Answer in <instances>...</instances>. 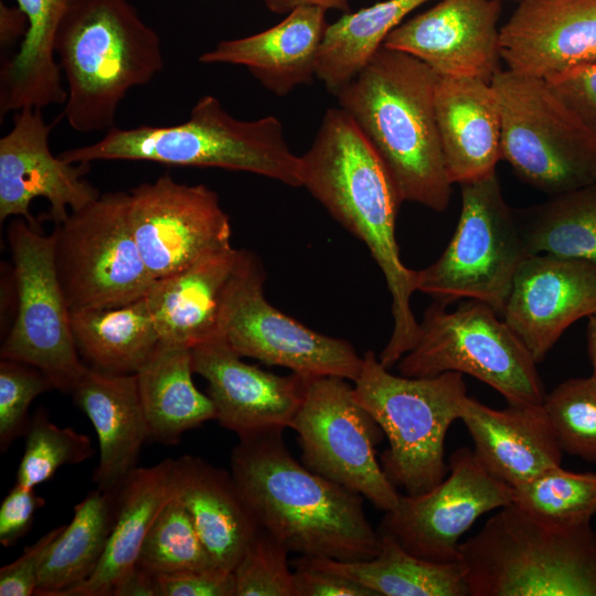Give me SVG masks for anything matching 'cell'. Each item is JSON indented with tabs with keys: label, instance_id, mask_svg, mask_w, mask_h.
I'll return each mask as SVG.
<instances>
[{
	"label": "cell",
	"instance_id": "obj_34",
	"mask_svg": "<svg viewBox=\"0 0 596 596\" xmlns=\"http://www.w3.org/2000/svg\"><path fill=\"white\" fill-rule=\"evenodd\" d=\"M429 0H383L329 23L320 46L316 77L336 94L383 45L406 15Z\"/></svg>",
	"mask_w": 596,
	"mask_h": 596
},
{
	"label": "cell",
	"instance_id": "obj_22",
	"mask_svg": "<svg viewBox=\"0 0 596 596\" xmlns=\"http://www.w3.org/2000/svg\"><path fill=\"white\" fill-rule=\"evenodd\" d=\"M460 419L479 461L511 487L561 466L563 450L542 404L494 409L467 396Z\"/></svg>",
	"mask_w": 596,
	"mask_h": 596
},
{
	"label": "cell",
	"instance_id": "obj_21",
	"mask_svg": "<svg viewBox=\"0 0 596 596\" xmlns=\"http://www.w3.org/2000/svg\"><path fill=\"white\" fill-rule=\"evenodd\" d=\"M508 70L544 81L596 62V0H521L500 28Z\"/></svg>",
	"mask_w": 596,
	"mask_h": 596
},
{
	"label": "cell",
	"instance_id": "obj_13",
	"mask_svg": "<svg viewBox=\"0 0 596 596\" xmlns=\"http://www.w3.org/2000/svg\"><path fill=\"white\" fill-rule=\"evenodd\" d=\"M264 284L259 259L241 249L220 317L221 333L233 350L242 358L304 376H339L354 382L362 356L353 345L313 331L275 308L265 297Z\"/></svg>",
	"mask_w": 596,
	"mask_h": 596
},
{
	"label": "cell",
	"instance_id": "obj_23",
	"mask_svg": "<svg viewBox=\"0 0 596 596\" xmlns=\"http://www.w3.org/2000/svg\"><path fill=\"white\" fill-rule=\"evenodd\" d=\"M435 114L450 182L467 183L496 173L501 156V116L490 82L438 76Z\"/></svg>",
	"mask_w": 596,
	"mask_h": 596
},
{
	"label": "cell",
	"instance_id": "obj_37",
	"mask_svg": "<svg viewBox=\"0 0 596 596\" xmlns=\"http://www.w3.org/2000/svg\"><path fill=\"white\" fill-rule=\"evenodd\" d=\"M136 565L156 576L219 567L173 493L153 520Z\"/></svg>",
	"mask_w": 596,
	"mask_h": 596
},
{
	"label": "cell",
	"instance_id": "obj_29",
	"mask_svg": "<svg viewBox=\"0 0 596 596\" xmlns=\"http://www.w3.org/2000/svg\"><path fill=\"white\" fill-rule=\"evenodd\" d=\"M193 373L191 349L163 340L136 373L148 439L173 445L185 432L215 419L214 404L198 390Z\"/></svg>",
	"mask_w": 596,
	"mask_h": 596
},
{
	"label": "cell",
	"instance_id": "obj_2",
	"mask_svg": "<svg viewBox=\"0 0 596 596\" xmlns=\"http://www.w3.org/2000/svg\"><path fill=\"white\" fill-rule=\"evenodd\" d=\"M283 428L240 437L231 473L260 528L289 552L342 562L380 551L363 496L308 469L288 450Z\"/></svg>",
	"mask_w": 596,
	"mask_h": 596
},
{
	"label": "cell",
	"instance_id": "obj_36",
	"mask_svg": "<svg viewBox=\"0 0 596 596\" xmlns=\"http://www.w3.org/2000/svg\"><path fill=\"white\" fill-rule=\"evenodd\" d=\"M511 503L551 523H590L596 513V473L553 467L512 487Z\"/></svg>",
	"mask_w": 596,
	"mask_h": 596
},
{
	"label": "cell",
	"instance_id": "obj_9",
	"mask_svg": "<svg viewBox=\"0 0 596 596\" xmlns=\"http://www.w3.org/2000/svg\"><path fill=\"white\" fill-rule=\"evenodd\" d=\"M490 83L501 156L523 182L551 196L596 182V141L544 79L507 68Z\"/></svg>",
	"mask_w": 596,
	"mask_h": 596
},
{
	"label": "cell",
	"instance_id": "obj_19",
	"mask_svg": "<svg viewBox=\"0 0 596 596\" xmlns=\"http://www.w3.org/2000/svg\"><path fill=\"white\" fill-rule=\"evenodd\" d=\"M596 311V263L550 254L528 255L501 313L536 364L563 332Z\"/></svg>",
	"mask_w": 596,
	"mask_h": 596
},
{
	"label": "cell",
	"instance_id": "obj_14",
	"mask_svg": "<svg viewBox=\"0 0 596 596\" xmlns=\"http://www.w3.org/2000/svg\"><path fill=\"white\" fill-rule=\"evenodd\" d=\"M311 471L366 498L384 512L400 500L396 487L376 459L383 429L356 401L353 386L339 376H309L290 426Z\"/></svg>",
	"mask_w": 596,
	"mask_h": 596
},
{
	"label": "cell",
	"instance_id": "obj_40",
	"mask_svg": "<svg viewBox=\"0 0 596 596\" xmlns=\"http://www.w3.org/2000/svg\"><path fill=\"white\" fill-rule=\"evenodd\" d=\"M289 551L260 528L234 568L235 596H296Z\"/></svg>",
	"mask_w": 596,
	"mask_h": 596
},
{
	"label": "cell",
	"instance_id": "obj_3",
	"mask_svg": "<svg viewBox=\"0 0 596 596\" xmlns=\"http://www.w3.org/2000/svg\"><path fill=\"white\" fill-rule=\"evenodd\" d=\"M437 79L424 62L382 45L334 95L381 157L402 202L443 212L453 183L436 121Z\"/></svg>",
	"mask_w": 596,
	"mask_h": 596
},
{
	"label": "cell",
	"instance_id": "obj_33",
	"mask_svg": "<svg viewBox=\"0 0 596 596\" xmlns=\"http://www.w3.org/2000/svg\"><path fill=\"white\" fill-rule=\"evenodd\" d=\"M116 505L117 491L96 488L74 507L71 522L46 554L35 595L61 596L94 573L113 528Z\"/></svg>",
	"mask_w": 596,
	"mask_h": 596
},
{
	"label": "cell",
	"instance_id": "obj_43",
	"mask_svg": "<svg viewBox=\"0 0 596 596\" xmlns=\"http://www.w3.org/2000/svg\"><path fill=\"white\" fill-rule=\"evenodd\" d=\"M65 525L54 528L35 543L26 546L13 562L0 570V596L35 595L40 572L46 554Z\"/></svg>",
	"mask_w": 596,
	"mask_h": 596
},
{
	"label": "cell",
	"instance_id": "obj_17",
	"mask_svg": "<svg viewBox=\"0 0 596 596\" xmlns=\"http://www.w3.org/2000/svg\"><path fill=\"white\" fill-rule=\"evenodd\" d=\"M51 126L41 108L25 107L14 114L12 129L0 139V222L21 216L39 226L30 212L36 198L49 204L45 219L62 223L71 212L95 201L100 192L84 174L91 163H71L55 157L49 143Z\"/></svg>",
	"mask_w": 596,
	"mask_h": 596
},
{
	"label": "cell",
	"instance_id": "obj_51",
	"mask_svg": "<svg viewBox=\"0 0 596 596\" xmlns=\"http://www.w3.org/2000/svg\"><path fill=\"white\" fill-rule=\"evenodd\" d=\"M500 2H503V1H515V2H519L521 0H499Z\"/></svg>",
	"mask_w": 596,
	"mask_h": 596
},
{
	"label": "cell",
	"instance_id": "obj_44",
	"mask_svg": "<svg viewBox=\"0 0 596 596\" xmlns=\"http://www.w3.org/2000/svg\"><path fill=\"white\" fill-rule=\"evenodd\" d=\"M158 596H235L233 571L213 567L158 575Z\"/></svg>",
	"mask_w": 596,
	"mask_h": 596
},
{
	"label": "cell",
	"instance_id": "obj_24",
	"mask_svg": "<svg viewBox=\"0 0 596 596\" xmlns=\"http://www.w3.org/2000/svg\"><path fill=\"white\" fill-rule=\"evenodd\" d=\"M326 10L301 6L276 25L249 36L224 40L199 56L204 64L243 65L277 96L310 84L328 26Z\"/></svg>",
	"mask_w": 596,
	"mask_h": 596
},
{
	"label": "cell",
	"instance_id": "obj_48",
	"mask_svg": "<svg viewBox=\"0 0 596 596\" xmlns=\"http://www.w3.org/2000/svg\"><path fill=\"white\" fill-rule=\"evenodd\" d=\"M28 19L22 10L17 7L0 4V43L1 47H7L21 36L24 38L28 31Z\"/></svg>",
	"mask_w": 596,
	"mask_h": 596
},
{
	"label": "cell",
	"instance_id": "obj_18",
	"mask_svg": "<svg viewBox=\"0 0 596 596\" xmlns=\"http://www.w3.org/2000/svg\"><path fill=\"white\" fill-rule=\"evenodd\" d=\"M499 0H440L403 21L383 46L409 54L438 76L486 82L500 71Z\"/></svg>",
	"mask_w": 596,
	"mask_h": 596
},
{
	"label": "cell",
	"instance_id": "obj_20",
	"mask_svg": "<svg viewBox=\"0 0 596 596\" xmlns=\"http://www.w3.org/2000/svg\"><path fill=\"white\" fill-rule=\"evenodd\" d=\"M194 373L207 383L215 419L238 438L290 427L307 381L291 372L277 375L242 360L222 333L191 348Z\"/></svg>",
	"mask_w": 596,
	"mask_h": 596
},
{
	"label": "cell",
	"instance_id": "obj_50",
	"mask_svg": "<svg viewBox=\"0 0 596 596\" xmlns=\"http://www.w3.org/2000/svg\"><path fill=\"white\" fill-rule=\"evenodd\" d=\"M586 338L588 358L593 366V374L596 375V311L588 317Z\"/></svg>",
	"mask_w": 596,
	"mask_h": 596
},
{
	"label": "cell",
	"instance_id": "obj_11",
	"mask_svg": "<svg viewBox=\"0 0 596 596\" xmlns=\"http://www.w3.org/2000/svg\"><path fill=\"white\" fill-rule=\"evenodd\" d=\"M127 198V191L100 193L55 225V269L71 310L125 306L155 283L131 232Z\"/></svg>",
	"mask_w": 596,
	"mask_h": 596
},
{
	"label": "cell",
	"instance_id": "obj_31",
	"mask_svg": "<svg viewBox=\"0 0 596 596\" xmlns=\"http://www.w3.org/2000/svg\"><path fill=\"white\" fill-rule=\"evenodd\" d=\"M71 0H15L28 19V31L18 52L0 72V92L15 107H46L62 104V85L54 41Z\"/></svg>",
	"mask_w": 596,
	"mask_h": 596
},
{
	"label": "cell",
	"instance_id": "obj_1",
	"mask_svg": "<svg viewBox=\"0 0 596 596\" xmlns=\"http://www.w3.org/2000/svg\"><path fill=\"white\" fill-rule=\"evenodd\" d=\"M301 187L360 240L380 267L392 298L393 330L379 355L392 369L411 351L419 322L411 299L417 270L400 256L396 219L402 200L381 157L340 107L324 113L313 142L300 156Z\"/></svg>",
	"mask_w": 596,
	"mask_h": 596
},
{
	"label": "cell",
	"instance_id": "obj_28",
	"mask_svg": "<svg viewBox=\"0 0 596 596\" xmlns=\"http://www.w3.org/2000/svg\"><path fill=\"white\" fill-rule=\"evenodd\" d=\"M172 460L129 473L117 491L115 520L96 570L61 596H113L116 585L136 566L153 520L172 494Z\"/></svg>",
	"mask_w": 596,
	"mask_h": 596
},
{
	"label": "cell",
	"instance_id": "obj_42",
	"mask_svg": "<svg viewBox=\"0 0 596 596\" xmlns=\"http://www.w3.org/2000/svg\"><path fill=\"white\" fill-rule=\"evenodd\" d=\"M545 82L596 141V62L579 65Z\"/></svg>",
	"mask_w": 596,
	"mask_h": 596
},
{
	"label": "cell",
	"instance_id": "obj_26",
	"mask_svg": "<svg viewBox=\"0 0 596 596\" xmlns=\"http://www.w3.org/2000/svg\"><path fill=\"white\" fill-rule=\"evenodd\" d=\"M171 488L215 564L234 571L260 525L232 473L183 455L172 460Z\"/></svg>",
	"mask_w": 596,
	"mask_h": 596
},
{
	"label": "cell",
	"instance_id": "obj_8",
	"mask_svg": "<svg viewBox=\"0 0 596 596\" xmlns=\"http://www.w3.org/2000/svg\"><path fill=\"white\" fill-rule=\"evenodd\" d=\"M499 316L478 300L449 311L435 301L419 322L415 347L397 362L400 374L459 372L494 389L511 405H541L545 393L538 364Z\"/></svg>",
	"mask_w": 596,
	"mask_h": 596
},
{
	"label": "cell",
	"instance_id": "obj_25",
	"mask_svg": "<svg viewBox=\"0 0 596 596\" xmlns=\"http://www.w3.org/2000/svg\"><path fill=\"white\" fill-rule=\"evenodd\" d=\"M71 394L98 438L99 460L93 481L98 489L115 492L137 468L149 437L137 376L87 366Z\"/></svg>",
	"mask_w": 596,
	"mask_h": 596
},
{
	"label": "cell",
	"instance_id": "obj_46",
	"mask_svg": "<svg viewBox=\"0 0 596 596\" xmlns=\"http://www.w3.org/2000/svg\"><path fill=\"white\" fill-rule=\"evenodd\" d=\"M296 596H375L363 585L333 572L292 561Z\"/></svg>",
	"mask_w": 596,
	"mask_h": 596
},
{
	"label": "cell",
	"instance_id": "obj_7",
	"mask_svg": "<svg viewBox=\"0 0 596 596\" xmlns=\"http://www.w3.org/2000/svg\"><path fill=\"white\" fill-rule=\"evenodd\" d=\"M353 383L354 397L389 440L380 457L389 480L409 496L437 486L448 473L444 448L447 430L460 419L468 396L464 374L395 375L369 350L362 355L361 371Z\"/></svg>",
	"mask_w": 596,
	"mask_h": 596
},
{
	"label": "cell",
	"instance_id": "obj_38",
	"mask_svg": "<svg viewBox=\"0 0 596 596\" xmlns=\"http://www.w3.org/2000/svg\"><path fill=\"white\" fill-rule=\"evenodd\" d=\"M542 406L563 453L596 464V375L563 381Z\"/></svg>",
	"mask_w": 596,
	"mask_h": 596
},
{
	"label": "cell",
	"instance_id": "obj_27",
	"mask_svg": "<svg viewBox=\"0 0 596 596\" xmlns=\"http://www.w3.org/2000/svg\"><path fill=\"white\" fill-rule=\"evenodd\" d=\"M240 253L231 246L155 280L146 300L160 340L191 349L221 333L223 298Z\"/></svg>",
	"mask_w": 596,
	"mask_h": 596
},
{
	"label": "cell",
	"instance_id": "obj_5",
	"mask_svg": "<svg viewBox=\"0 0 596 596\" xmlns=\"http://www.w3.org/2000/svg\"><path fill=\"white\" fill-rule=\"evenodd\" d=\"M58 156L71 163L128 160L221 168L301 187L300 156L286 142L281 121L270 115L256 120L237 119L212 95L202 96L181 124L126 129L114 126L103 139Z\"/></svg>",
	"mask_w": 596,
	"mask_h": 596
},
{
	"label": "cell",
	"instance_id": "obj_4",
	"mask_svg": "<svg viewBox=\"0 0 596 596\" xmlns=\"http://www.w3.org/2000/svg\"><path fill=\"white\" fill-rule=\"evenodd\" d=\"M54 51L67 83L63 115L78 132L114 127L126 94L164 65L159 35L127 0H71Z\"/></svg>",
	"mask_w": 596,
	"mask_h": 596
},
{
	"label": "cell",
	"instance_id": "obj_30",
	"mask_svg": "<svg viewBox=\"0 0 596 596\" xmlns=\"http://www.w3.org/2000/svg\"><path fill=\"white\" fill-rule=\"evenodd\" d=\"M379 535L380 551L368 561L342 562L306 556L297 560L350 578L371 589L375 596H469L459 561L438 563L424 560L406 551L392 535L383 532Z\"/></svg>",
	"mask_w": 596,
	"mask_h": 596
},
{
	"label": "cell",
	"instance_id": "obj_32",
	"mask_svg": "<svg viewBox=\"0 0 596 596\" xmlns=\"http://www.w3.org/2000/svg\"><path fill=\"white\" fill-rule=\"evenodd\" d=\"M81 359L95 370L136 374L160 341L146 296L128 305L71 310Z\"/></svg>",
	"mask_w": 596,
	"mask_h": 596
},
{
	"label": "cell",
	"instance_id": "obj_16",
	"mask_svg": "<svg viewBox=\"0 0 596 596\" xmlns=\"http://www.w3.org/2000/svg\"><path fill=\"white\" fill-rule=\"evenodd\" d=\"M511 502L512 487L491 475L472 449L461 447L450 456L447 476L425 493L401 494L377 531L421 558L457 562L462 534L482 514Z\"/></svg>",
	"mask_w": 596,
	"mask_h": 596
},
{
	"label": "cell",
	"instance_id": "obj_10",
	"mask_svg": "<svg viewBox=\"0 0 596 596\" xmlns=\"http://www.w3.org/2000/svg\"><path fill=\"white\" fill-rule=\"evenodd\" d=\"M461 187L455 233L433 264L417 270V291L449 305L481 301L501 316L517 272L528 256L515 213L496 173Z\"/></svg>",
	"mask_w": 596,
	"mask_h": 596
},
{
	"label": "cell",
	"instance_id": "obj_6",
	"mask_svg": "<svg viewBox=\"0 0 596 596\" xmlns=\"http://www.w3.org/2000/svg\"><path fill=\"white\" fill-rule=\"evenodd\" d=\"M469 596H596L590 523L555 524L513 503L460 543Z\"/></svg>",
	"mask_w": 596,
	"mask_h": 596
},
{
	"label": "cell",
	"instance_id": "obj_35",
	"mask_svg": "<svg viewBox=\"0 0 596 596\" xmlns=\"http://www.w3.org/2000/svg\"><path fill=\"white\" fill-rule=\"evenodd\" d=\"M528 255L596 263V182L515 214Z\"/></svg>",
	"mask_w": 596,
	"mask_h": 596
},
{
	"label": "cell",
	"instance_id": "obj_39",
	"mask_svg": "<svg viewBox=\"0 0 596 596\" xmlns=\"http://www.w3.org/2000/svg\"><path fill=\"white\" fill-rule=\"evenodd\" d=\"M17 483L34 488L51 479L64 465L79 464L94 455L91 438L71 427H58L43 408L30 418Z\"/></svg>",
	"mask_w": 596,
	"mask_h": 596
},
{
	"label": "cell",
	"instance_id": "obj_41",
	"mask_svg": "<svg viewBox=\"0 0 596 596\" xmlns=\"http://www.w3.org/2000/svg\"><path fill=\"white\" fill-rule=\"evenodd\" d=\"M47 376L39 369L14 360L0 361V449L26 433L28 411L35 397L53 390Z\"/></svg>",
	"mask_w": 596,
	"mask_h": 596
},
{
	"label": "cell",
	"instance_id": "obj_47",
	"mask_svg": "<svg viewBox=\"0 0 596 596\" xmlns=\"http://www.w3.org/2000/svg\"><path fill=\"white\" fill-rule=\"evenodd\" d=\"M113 596H158L156 575L136 565L116 585Z\"/></svg>",
	"mask_w": 596,
	"mask_h": 596
},
{
	"label": "cell",
	"instance_id": "obj_15",
	"mask_svg": "<svg viewBox=\"0 0 596 596\" xmlns=\"http://www.w3.org/2000/svg\"><path fill=\"white\" fill-rule=\"evenodd\" d=\"M127 192L131 232L155 279L232 246L230 217L206 185L180 183L166 173Z\"/></svg>",
	"mask_w": 596,
	"mask_h": 596
},
{
	"label": "cell",
	"instance_id": "obj_45",
	"mask_svg": "<svg viewBox=\"0 0 596 596\" xmlns=\"http://www.w3.org/2000/svg\"><path fill=\"white\" fill-rule=\"evenodd\" d=\"M45 501L29 488L17 483L0 505V543L4 547L14 545L25 535L33 522L35 511Z\"/></svg>",
	"mask_w": 596,
	"mask_h": 596
},
{
	"label": "cell",
	"instance_id": "obj_49",
	"mask_svg": "<svg viewBox=\"0 0 596 596\" xmlns=\"http://www.w3.org/2000/svg\"><path fill=\"white\" fill-rule=\"evenodd\" d=\"M267 9L274 13H288L301 6H315L327 10L350 12L349 0H265Z\"/></svg>",
	"mask_w": 596,
	"mask_h": 596
},
{
	"label": "cell",
	"instance_id": "obj_12",
	"mask_svg": "<svg viewBox=\"0 0 596 596\" xmlns=\"http://www.w3.org/2000/svg\"><path fill=\"white\" fill-rule=\"evenodd\" d=\"M54 241L53 232L46 235L23 217L8 227L17 311L0 356L39 369L55 390L71 394L87 365L74 342L71 309L55 269Z\"/></svg>",
	"mask_w": 596,
	"mask_h": 596
}]
</instances>
